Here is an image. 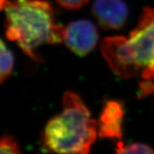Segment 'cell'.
Segmentation results:
<instances>
[{
  "label": "cell",
  "mask_w": 154,
  "mask_h": 154,
  "mask_svg": "<svg viewBox=\"0 0 154 154\" xmlns=\"http://www.w3.org/2000/svg\"><path fill=\"white\" fill-rule=\"evenodd\" d=\"M103 57L112 71L122 79L140 77L144 80L145 94L154 91V8L142 10L138 25L129 37L104 38L101 45Z\"/></svg>",
  "instance_id": "cell-1"
},
{
  "label": "cell",
  "mask_w": 154,
  "mask_h": 154,
  "mask_svg": "<svg viewBox=\"0 0 154 154\" xmlns=\"http://www.w3.org/2000/svg\"><path fill=\"white\" fill-rule=\"evenodd\" d=\"M6 37L35 61L37 47L63 41L64 27L57 24L54 9L45 0H1Z\"/></svg>",
  "instance_id": "cell-2"
},
{
  "label": "cell",
  "mask_w": 154,
  "mask_h": 154,
  "mask_svg": "<svg viewBox=\"0 0 154 154\" xmlns=\"http://www.w3.org/2000/svg\"><path fill=\"white\" fill-rule=\"evenodd\" d=\"M97 122L81 97L72 91L63 95L62 111L45 126L42 135L46 151L57 153L86 154L96 140Z\"/></svg>",
  "instance_id": "cell-3"
},
{
  "label": "cell",
  "mask_w": 154,
  "mask_h": 154,
  "mask_svg": "<svg viewBox=\"0 0 154 154\" xmlns=\"http://www.w3.org/2000/svg\"><path fill=\"white\" fill-rule=\"evenodd\" d=\"M97 39V29L90 20H76L64 27L63 42L79 56L88 54L96 46Z\"/></svg>",
  "instance_id": "cell-4"
},
{
  "label": "cell",
  "mask_w": 154,
  "mask_h": 154,
  "mask_svg": "<svg viewBox=\"0 0 154 154\" xmlns=\"http://www.w3.org/2000/svg\"><path fill=\"white\" fill-rule=\"evenodd\" d=\"M102 29L119 30L128 17V7L123 0H95L91 9Z\"/></svg>",
  "instance_id": "cell-5"
},
{
  "label": "cell",
  "mask_w": 154,
  "mask_h": 154,
  "mask_svg": "<svg viewBox=\"0 0 154 154\" xmlns=\"http://www.w3.org/2000/svg\"><path fill=\"white\" fill-rule=\"evenodd\" d=\"M124 116L123 105L120 101H108L100 115L97 131L101 138H121Z\"/></svg>",
  "instance_id": "cell-6"
},
{
  "label": "cell",
  "mask_w": 154,
  "mask_h": 154,
  "mask_svg": "<svg viewBox=\"0 0 154 154\" xmlns=\"http://www.w3.org/2000/svg\"><path fill=\"white\" fill-rule=\"evenodd\" d=\"M1 55V69H0V80L3 83L12 74L14 68V57L11 51L7 48L4 42L1 40L0 46Z\"/></svg>",
  "instance_id": "cell-7"
},
{
  "label": "cell",
  "mask_w": 154,
  "mask_h": 154,
  "mask_svg": "<svg viewBox=\"0 0 154 154\" xmlns=\"http://www.w3.org/2000/svg\"><path fill=\"white\" fill-rule=\"evenodd\" d=\"M116 152L117 153H154L152 147L143 143H131L124 145L119 142L116 146Z\"/></svg>",
  "instance_id": "cell-8"
},
{
  "label": "cell",
  "mask_w": 154,
  "mask_h": 154,
  "mask_svg": "<svg viewBox=\"0 0 154 154\" xmlns=\"http://www.w3.org/2000/svg\"><path fill=\"white\" fill-rule=\"evenodd\" d=\"M0 152L2 154L20 153V149L16 140L12 136H3L0 142Z\"/></svg>",
  "instance_id": "cell-9"
},
{
  "label": "cell",
  "mask_w": 154,
  "mask_h": 154,
  "mask_svg": "<svg viewBox=\"0 0 154 154\" xmlns=\"http://www.w3.org/2000/svg\"><path fill=\"white\" fill-rule=\"evenodd\" d=\"M59 6L67 10H78L85 6L90 0H54Z\"/></svg>",
  "instance_id": "cell-10"
}]
</instances>
